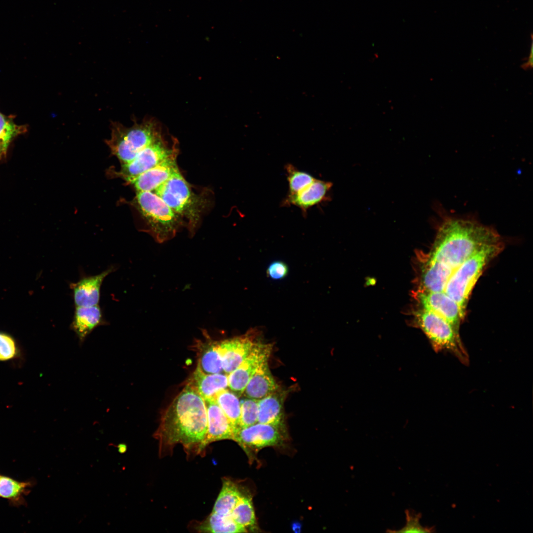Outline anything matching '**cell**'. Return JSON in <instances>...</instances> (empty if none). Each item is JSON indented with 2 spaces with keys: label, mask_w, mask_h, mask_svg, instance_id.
I'll return each instance as SVG.
<instances>
[{
  "label": "cell",
  "mask_w": 533,
  "mask_h": 533,
  "mask_svg": "<svg viewBox=\"0 0 533 533\" xmlns=\"http://www.w3.org/2000/svg\"><path fill=\"white\" fill-rule=\"evenodd\" d=\"M272 344L254 343L251 351L240 364L228 374V387L239 397L254 373L264 361L268 359Z\"/></svg>",
  "instance_id": "30bf717a"
},
{
  "label": "cell",
  "mask_w": 533,
  "mask_h": 533,
  "mask_svg": "<svg viewBox=\"0 0 533 533\" xmlns=\"http://www.w3.org/2000/svg\"><path fill=\"white\" fill-rule=\"evenodd\" d=\"M286 395L285 391L278 390L259 400L258 422L285 431L283 405Z\"/></svg>",
  "instance_id": "d6986e66"
},
{
  "label": "cell",
  "mask_w": 533,
  "mask_h": 533,
  "mask_svg": "<svg viewBox=\"0 0 533 533\" xmlns=\"http://www.w3.org/2000/svg\"><path fill=\"white\" fill-rule=\"evenodd\" d=\"M215 401L230 421L234 433L240 428L241 405L238 396L231 390L226 388L218 393Z\"/></svg>",
  "instance_id": "484cf974"
},
{
  "label": "cell",
  "mask_w": 533,
  "mask_h": 533,
  "mask_svg": "<svg viewBox=\"0 0 533 533\" xmlns=\"http://www.w3.org/2000/svg\"><path fill=\"white\" fill-rule=\"evenodd\" d=\"M259 400L246 397L240 401V428L258 422Z\"/></svg>",
  "instance_id": "f546056e"
},
{
  "label": "cell",
  "mask_w": 533,
  "mask_h": 533,
  "mask_svg": "<svg viewBox=\"0 0 533 533\" xmlns=\"http://www.w3.org/2000/svg\"><path fill=\"white\" fill-rule=\"evenodd\" d=\"M233 520L239 525L251 532H259L255 510L250 495L243 493L231 512Z\"/></svg>",
  "instance_id": "4316f807"
},
{
  "label": "cell",
  "mask_w": 533,
  "mask_h": 533,
  "mask_svg": "<svg viewBox=\"0 0 533 533\" xmlns=\"http://www.w3.org/2000/svg\"><path fill=\"white\" fill-rule=\"evenodd\" d=\"M423 261L418 290L426 292L444 291L454 270L430 258L427 255Z\"/></svg>",
  "instance_id": "9a60e30c"
},
{
  "label": "cell",
  "mask_w": 533,
  "mask_h": 533,
  "mask_svg": "<svg viewBox=\"0 0 533 533\" xmlns=\"http://www.w3.org/2000/svg\"><path fill=\"white\" fill-rule=\"evenodd\" d=\"M35 481H19L0 475V497L8 500L11 505L20 506L26 504L25 496L30 492Z\"/></svg>",
  "instance_id": "603a6c76"
},
{
  "label": "cell",
  "mask_w": 533,
  "mask_h": 533,
  "mask_svg": "<svg viewBox=\"0 0 533 533\" xmlns=\"http://www.w3.org/2000/svg\"><path fill=\"white\" fill-rule=\"evenodd\" d=\"M415 296L421 308L431 311L447 321L459 333L463 318L457 304L444 291L426 292L417 290Z\"/></svg>",
  "instance_id": "8fae6325"
},
{
  "label": "cell",
  "mask_w": 533,
  "mask_h": 533,
  "mask_svg": "<svg viewBox=\"0 0 533 533\" xmlns=\"http://www.w3.org/2000/svg\"><path fill=\"white\" fill-rule=\"evenodd\" d=\"M111 128V138L106 143L122 165L133 160L162 133L161 126L153 118L144 119L138 123L134 122L129 127L112 122Z\"/></svg>",
  "instance_id": "277c9868"
},
{
  "label": "cell",
  "mask_w": 533,
  "mask_h": 533,
  "mask_svg": "<svg viewBox=\"0 0 533 533\" xmlns=\"http://www.w3.org/2000/svg\"><path fill=\"white\" fill-rule=\"evenodd\" d=\"M177 154L178 152L174 153L156 166L141 174L129 183L134 186L137 191L153 192L166 182L178 168L176 163Z\"/></svg>",
  "instance_id": "5bb4252c"
},
{
  "label": "cell",
  "mask_w": 533,
  "mask_h": 533,
  "mask_svg": "<svg viewBox=\"0 0 533 533\" xmlns=\"http://www.w3.org/2000/svg\"><path fill=\"white\" fill-rule=\"evenodd\" d=\"M406 515V524L405 526L399 530H387L389 533H429L434 531V528L425 527L420 524V519L421 517L420 513H416L414 511L406 509L405 511Z\"/></svg>",
  "instance_id": "4dcf8cb0"
},
{
  "label": "cell",
  "mask_w": 533,
  "mask_h": 533,
  "mask_svg": "<svg viewBox=\"0 0 533 533\" xmlns=\"http://www.w3.org/2000/svg\"><path fill=\"white\" fill-rule=\"evenodd\" d=\"M207 415V431L204 446L221 440L233 439V429L223 411L215 400H204Z\"/></svg>",
  "instance_id": "2e32d148"
},
{
  "label": "cell",
  "mask_w": 533,
  "mask_h": 533,
  "mask_svg": "<svg viewBox=\"0 0 533 533\" xmlns=\"http://www.w3.org/2000/svg\"><path fill=\"white\" fill-rule=\"evenodd\" d=\"M288 272L287 266L281 261L272 263L266 271L267 276L273 279H282L287 275Z\"/></svg>",
  "instance_id": "d6a6232c"
},
{
  "label": "cell",
  "mask_w": 533,
  "mask_h": 533,
  "mask_svg": "<svg viewBox=\"0 0 533 533\" xmlns=\"http://www.w3.org/2000/svg\"><path fill=\"white\" fill-rule=\"evenodd\" d=\"M279 390L268 364V360L262 362L249 380L243 394L245 397L260 400Z\"/></svg>",
  "instance_id": "44dd1931"
},
{
  "label": "cell",
  "mask_w": 533,
  "mask_h": 533,
  "mask_svg": "<svg viewBox=\"0 0 533 533\" xmlns=\"http://www.w3.org/2000/svg\"><path fill=\"white\" fill-rule=\"evenodd\" d=\"M427 255L454 270L483 247L502 240L493 228L472 218L444 215Z\"/></svg>",
  "instance_id": "7a4b0ae2"
},
{
  "label": "cell",
  "mask_w": 533,
  "mask_h": 533,
  "mask_svg": "<svg viewBox=\"0 0 533 533\" xmlns=\"http://www.w3.org/2000/svg\"><path fill=\"white\" fill-rule=\"evenodd\" d=\"M204 341H196L194 347L198 356L197 366L206 374L223 372L222 360L218 352L217 341L211 338L207 331H202Z\"/></svg>",
  "instance_id": "7402d4cb"
},
{
  "label": "cell",
  "mask_w": 533,
  "mask_h": 533,
  "mask_svg": "<svg viewBox=\"0 0 533 533\" xmlns=\"http://www.w3.org/2000/svg\"><path fill=\"white\" fill-rule=\"evenodd\" d=\"M502 240L487 245L473 254L453 271L444 292L458 305L463 318L470 294L487 265L503 249Z\"/></svg>",
  "instance_id": "3957f363"
},
{
  "label": "cell",
  "mask_w": 533,
  "mask_h": 533,
  "mask_svg": "<svg viewBox=\"0 0 533 533\" xmlns=\"http://www.w3.org/2000/svg\"><path fill=\"white\" fill-rule=\"evenodd\" d=\"M200 532L205 533H246L248 531L237 524L231 515H223L212 512L208 517L196 528Z\"/></svg>",
  "instance_id": "d4e9b609"
},
{
  "label": "cell",
  "mask_w": 533,
  "mask_h": 533,
  "mask_svg": "<svg viewBox=\"0 0 533 533\" xmlns=\"http://www.w3.org/2000/svg\"><path fill=\"white\" fill-rule=\"evenodd\" d=\"M114 270L111 266L101 273L83 277L78 281L71 283L70 289L76 306H90L98 305L100 299V290L106 276Z\"/></svg>",
  "instance_id": "4fadbf2b"
},
{
  "label": "cell",
  "mask_w": 533,
  "mask_h": 533,
  "mask_svg": "<svg viewBox=\"0 0 533 533\" xmlns=\"http://www.w3.org/2000/svg\"><path fill=\"white\" fill-rule=\"evenodd\" d=\"M18 352L16 341L12 336L5 332H0V361L14 358Z\"/></svg>",
  "instance_id": "1f68e13d"
},
{
  "label": "cell",
  "mask_w": 533,
  "mask_h": 533,
  "mask_svg": "<svg viewBox=\"0 0 533 533\" xmlns=\"http://www.w3.org/2000/svg\"><path fill=\"white\" fill-rule=\"evenodd\" d=\"M26 130L25 126L17 125L11 118L0 113V158L6 154L12 140Z\"/></svg>",
  "instance_id": "83f0119b"
},
{
  "label": "cell",
  "mask_w": 533,
  "mask_h": 533,
  "mask_svg": "<svg viewBox=\"0 0 533 533\" xmlns=\"http://www.w3.org/2000/svg\"><path fill=\"white\" fill-rule=\"evenodd\" d=\"M175 142L169 145L163 133H161L133 160L122 164L118 175L129 182L141 174L156 166L174 153L178 152L177 146Z\"/></svg>",
  "instance_id": "9c48e42d"
},
{
  "label": "cell",
  "mask_w": 533,
  "mask_h": 533,
  "mask_svg": "<svg viewBox=\"0 0 533 533\" xmlns=\"http://www.w3.org/2000/svg\"><path fill=\"white\" fill-rule=\"evenodd\" d=\"M416 324L425 335L436 352H448L466 365L469 357L459 333L440 316L420 308L415 312Z\"/></svg>",
  "instance_id": "8992f818"
},
{
  "label": "cell",
  "mask_w": 533,
  "mask_h": 533,
  "mask_svg": "<svg viewBox=\"0 0 533 533\" xmlns=\"http://www.w3.org/2000/svg\"><path fill=\"white\" fill-rule=\"evenodd\" d=\"M243 493L233 481L228 479H223L221 492L212 511L223 515H231Z\"/></svg>",
  "instance_id": "cb8c5ba5"
},
{
  "label": "cell",
  "mask_w": 533,
  "mask_h": 533,
  "mask_svg": "<svg viewBox=\"0 0 533 533\" xmlns=\"http://www.w3.org/2000/svg\"><path fill=\"white\" fill-rule=\"evenodd\" d=\"M253 331L240 336L217 341L223 372L228 374L247 357L255 342Z\"/></svg>",
  "instance_id": "7c38bea8"
},
{
  "label": "cell",
  "mask_w": 533,
  "mask_h": 533,
  "mask_svg": "<svg viewBox=\"0 0 533 533\" xmlns=\"http://www.w3.org/2000/svg\"><path fill=\"white\" fill-rule=\"evenodd\" d=\"M154 193L182 219H184L191 235L197 227L204 201L192 191L178 168L158 187Z\"/></svg>",
  "instance_id": "5b68a950"
},
{
  "label": "cell",
  "mask_w": 533,
  "mask_h": 533,
  "mask_svg": "<svg viewBox=\"0 0 533 533\" xmlns=\"http://www.w3.org/2000/svg\"><path fill=\"white\" fill-rule=\"evenodd\" d=\"M135 200L157 242L162 243L175 236L183 222L160 197L152 191H137Z\"/></svg>",
  "instance_id": "52a82bcc"
},
{
  "label": "cell",
  "mask_w": 533,
  "mask_h": 533,
  "mask_svg": "<svg viewBox=\"0 0 533 533\" xmlns=\"http://www.w3.org/2000/svg\"><path fill=\"white\" fill-rule=\"evenodd\" d=\"M286 438L285 431L272 425L257 422L237 429L233 434V440L244 450L251 462L259 451L267 447L281 446Z\"/></svg>",
  "instance_id": "ba28073f"
},
{
  "label": "cell",
  "mask_w": 533,
  "mask_h": 533,
  "mask_svg": "<svg viewBox=\"0 0 533 533\" xmlns=\"http://www.w3.org/2000/svg\"><path fill=\"white\" fill-rule=\"evenodd\" d=\"M522 68L524 69H529L533 67V57H532V49L531 52V55L529 56L527 62L522 65Z\"/></svg>",
  "instance_id": "836d02e7"
},
{
  "label": "cell",
  "mask_w": 533,
  "mask_h": 533,
  "mask_svg": "<svg viewBox=\"0 0 533 533\" xmlns=\"http://www.w3.org/2000/svg\"><path fill=\"white\" fill-rule=\"evenodd\" d=\"M186 384L193 388L204 400H215L218 393L228 387V374H206L197 366Z\"/></svg>",
  "instance_id": "ac0fdd59"
},
{
  "label": "cell",
  "mask_w": 533,
  "mask_h": 533,
  "mask_svg": "<svg viewBox=\"0 0 533 533\" xmlns=\"http://www.w3.org/2000/svg\"><path fill=\"white\" fill-rule=\"evenodd\" d=\"M285 169L289 186L287 196L297 194L315 179L310 174L298 170L292 164H287Z\"/></svg>",
  "instance_id": "f1b7e54d"
},
{
  "label": "cell",
  "mask_w": 533,
  "mask_h": 533,
  "mask_svg": "<svg viewBox=\"0 0 533 533\" xmlns=\"http://www.w3.org/2000/svg\"><path fill=\"white\" fill-rule=\"evenodd\" d=\"M207 415L203 398L191 386H186L161 416L154 434L159 441V454L169 453L177 444L187 454H199L204 450Z\"/></svg>",
  "instance_id": "6da1fadb"
},
{
  "label": "cell",
  "mask_w": 533,
  "mask_h": 533,
  "mask_svg": "<svg viewBox=\"0 0 533 533\" xmlns=\"http://www.w3.org/2000/svg\"><path fill=\"white\" fill-rule=\"evenodd\" d=\"M106 324L99 305L76 306L71 328L81 343L95 328Z\"/></svg>",
  "instance_id": "ffe728a7"
},
{
  "label": "cell",
  "mask_w": 533,
  "mask_h": 533,
  "mask_svg": "<svg viewBox=\"0 0 533 533\" xmlns=\"http://www.w3.org/2000/svg\"><path fill=\"white\" fill-rule=\"evenodd\" d=\"M332 185L330 182L315 179L297 194L287 196L283 204L297 206L303 213L306 214L307 210L311 207L328 199V193Z\"/></svg>",
  "instance_id": "e0dca14e"
},
{
  "label": "cell",
  "mask_w": 533,
  "mask_h": 533,
  "mask_svg": "<svg viewBox=\"0 0 533 533\" xmlns=\"http://www.w3.org/2000/svg\"><path fill=\"white\" fill-rule=\"evenodd\" d=\"M117 448L118 452L121 454L125 453L127 450V446L123 443L119 444L117 446Z\"/></svg>",
  "instance_id": "e575fe53"
}]
</instances>
